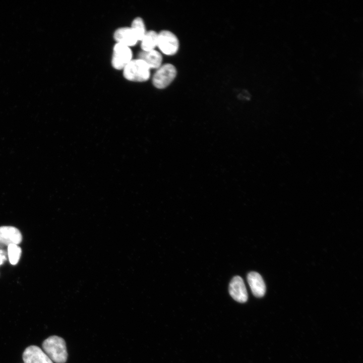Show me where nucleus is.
<instances>
[{
  "mask_svg": "<svg viewBox=\"0 0 363 363\" xmlns=\"http://www.w3.org/2000/svg\"><path fill=\"white\" fill-rule=\"evenodd\" d=\"M42 348L49 358L56 363H65L68 353L65 340L57 336H51L42 343Z\"/></svg>",
  "mask_w": 363,
  "mask_h": 363,
  "instance_id": "f257e3e1",
  "label": "nucleus"
},
{
  "mask_svg": "<svg viewBox=\"0 0 363 363\" xmlns=\"http://www.w3.org/2000/svg\"><path fill=\"white\" fill-rule=\"evenodd\" d=\"M150 68L142 59H132L123 69L124 77L131 81H146L150 77Z\"/></svg>",
  "mask_w": 363,
  "mask_h": 363,
  "instance_id": "f03ea898",
  "label": "nucleus"
},
{
  "mask_svg": "<svg viewBox=\"0 0 363 363\" xmlns=\"http://www.w3.org/2000/svg\"><path fill=\"white\" fill-rule=\"evenodd\" d=\"M176 75V69L173 65L164 64L157 69L153 75L152 82L156 88L163 89L172 82Z\"/></svg>",
  "mask_w": 363,
  "mask_h": 363,
  "instance_id": "7ed1b4c3",
  "label": "nucleus"
},
{
  "mask_svg": "<svg viewBox=\"0 0 363 363\" xmlns=\"http://www.w3.org/2000/svg\"><path fill=\"white\" fill-rule=\"evenodd\" d=\"M157 46L164 54L172 55L178 51L179 41L172 32L163 30L158 33Z\"/></svg>",
  "mask_w": 363,
  "mask_h": 363,
  "instance_id": "20e7f679",
  "label": "nucleus"
},
{
  "mask_svg": "<svg viewBox=\"0 0 363 363\" xmlns=\"http://www.w3.org/2000/svg\"><path fill=\"white\" fill-rule=\"evenodd\" d=\"M132 52L129 47L117 43L113 47L111 63L117 70L124 69L132 59Z\"/></svg>",
  "mask_w": 363,
  "mask_h": 363,
  "instance_id": "39448f33",
  "label": "nucleus"
},
{
  "mask_svg": "<svg viewBox=\"0 0 363 363\" xmlns=\"http://www.w3.org/2000/svg\"><path fill=\"white\" fill-rule=\"evenodd\" d=\"M24 363H53L52 361L38 346L31 345L23 353Z\"/></svg>",
  "mask_w": 363,
  "mask_h": 363,
  "instance_id": "423d86ee",
  "label": "nucleus"
},
{
  "mask_svg": "<svg viewBox=\"0 0 363 363\" xmlns=\"http://www.w3.org/2000/svg\"><path fill=\"white\" fill-rule=\"evenodd\" d=\"M229 292L231 296L239 302L247 301L248 295L243 279L238 276L234 277L229 285Z\"/></svg>",
  "mask_w": 363,
  "mask_h": 363,
  "instance_id": "0eeeda50",
  "label": "nucleus"
},
{
  "mask_svg": "<svg viewBox=\"0 0 363 363\" xmlns=\"http://www.w3.org/2000/svg\"><path fill=\"white\" fill-rule=\"evenodd\" d=\"M22 239L21 233L16 227L9 226L0 227V244L18 245L21 243Z\"/></svg>",
  "mask_w": 363,
  "mask_h": 363,
  "instance_id": "6e6552de",
  "label": "nucleus"
},
{
  "mask_svg": "<svg viewBox=\"0 0 363 363\" xmlns=\"http://www.w3.org/2000/svg\"><path fill=\"white\" fill-rule=\"evenodd\" d=\"M247 280L253 294L256 297H261L266 292V285L260 274L251 272L247 275Z\"/></svg>",
  "mask_w": 363,
  "mask_h": 363,
  "instance_id": "1a4fd4ad",
  "label": "nucleus"
},
{
  "mask_svg": "<svg viewBox=\"0 0 363 363\" xmlns=\"http://www.w3.org/2000/svg\"><path fill=\"white\" fill-rule=\"evenodd\" d=\"M117 43L130 47L135 45L138 41L131 27H122L117 29L113 35Z\"/></svg>",
  "mask_w": 363,
  "mask_h": 363,
  "instance_id": "9d476101",
  "label": "nucleus"
},
{
  "mask_svg": "<svg viewBox=\"0 0 363 363\" xmlns=\"http://www.w3.org/2000/svg\"><path fill=\"white\" fill-rule=\"evenodd\" d=\"M138 58L143 60L150 69H158L161 66V54L155 49L142 51L138 54Z\"/></svg>",
  "mask_w": 363,
  "mask_h": 363,
  "instance_id": "9b49d317",
  "label": "nucleus"
},
{
  "mask_svg": "<svg viewBox=\"0 0 363 363\" xmlns=\"http://www.w3.org/2000/svg\"><path fill=\"white\" fill-rule=\"evenodd\" d=\"M141 41L143 51L154 49L157 46L158 33L153 30L147 31Z\"/></svg>",
  "mask_w": 363,
  "mask_h": 363,
  "instance_id": "f8f14e48",
  "label": "nucleus"
},
{
  "mask_svg": "<svg viewBox=\"0 0 363 363\" xmlns=\"http://www.w3.org/2000/svg\"><path fill=\"white\" fill-rule=\"evenodd\" d=\"M131 28L138 41L141 40L147 32L144 21L140 17H137L133 21Z\"/></svg>",
  "mask_w": 363,
  "mask_h": 363,
  "instance_id": "ddd939ff",
  "label": "nucleus"
},
{
  "mask_svg": "<svg viewBox=\"0 0 363 363\" xmlns=\"http://www.w3.org/2000/svg\"><path fill=\"white\" fill-rule=\"evenodd\" d=\"M8 254L10 263L15 265L18 263L20 258L21 249L17 245L10 244L8 247Z\"/></svg>",
  "mask_w": 363,
  "mask_h": 363,
  "instance_id": "4468645a",
  "label": "nucleus"
},
{
  "mask_svg": "<svg viewBox=\"0 0 363 363\" xmlns=\"http://www.w3.org/2000/svg\"><path fill=\"white\" fill-rule=\"evenodd\" d=\"M6 259L5 252L3 250L0 249V265L3 264Z\"/></svg>",
  "mask_w": 363,
  "mask_h": 363,
  "instance_id": "2eb2a0df",
  "label": "nucleus"
}]
</instances>
